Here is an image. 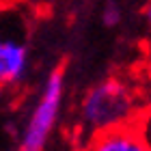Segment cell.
<instances>
[{
  "label": "cell",
  "instance_id": "obj_1",
  "mask_svg": "<svg viewBox=\"0 0 151 151\" xmlns=\"http://www.w3.org/2000/svg\"><path fill=\"white\" fill-rule=\"evenodd\" d=\"M151 91L142 76H108L84 93L80 101V127L86 136L106 129L136 125Z\"/></svg>",
  "mask_w": 151,
  "mask_h": 151
},
{
  "label": "cell",
  "instance_id": "obj_2",
  "mask_svg": "<svg viewBox=\"0 0 151 151\" xmlns=\"http://www.w3.org/2000/svg\"><path fill=\"white\" fill-rule=\"evenodd\" d=\"M63 95H65V71L63 67H56L43 82L39 99L22 132L17 151H43L45 149L54 127H56Z\"/></svg>",
  "mask_w": 151,
  "mask_h": 151
},
{
  "label": "cell",
  "instance_id": "obj_3",
  "mask_svg": "<svg viewBox=\"0 0 151 151\" xmlns=\"http://www.w3.org/2000/svg\"><path fill=\"white\" fill-rule=\"evenodd\" d=\"M28 69V24L13 6L0 4V86L17 84Z\"/></svg>",
  "mask_w": 151,
  "mask_h": 151
},
{
  "label": "cell",
  "instance_id": "obj_4",
  "mask_svg": "<svg viewBox=\"0 0 151 151\" xmlns=\"http://www.w3.org/2000/svg\"><path fill=\"white\" fill-rule=\"evenodd\" d=\"M80 151H151V145L138 125H123L86 136Z\"/></svg>",
  "mask_w": 151,
  "mask_h": 151
},
{
  "label": "cell",
  "instance_id": "obj_5",
  "mask_svg": "<svg viewBox=\"0 0 151 151\" xmlns=\"http://www.w3.org/2000/svg\"><path fill=\"white\" fill-rule=\"evenodd\" d=\"M101 22H104L106 26H116L121 22V9L116 2H106L104 9H101Z\"/></svg>",
  "mask_w": 151,
  "mask_h": 151
},
{
  "label": "cell",
  "instance_id": "obj_6",
  "mask_svg": "<svg viewBox=\"0 0 151 151\" xmlns=\"http://www.w3.org/2000/svg\"><path fill=\"white\" fill-rule=\"evenodd\" d=\"M136 125L140 127L142 136H145L147 142L151 145V97H149V101H147V106H145V110H142V114H140V119H138Z\"/></svg>",
  "mask_w": 151,
  "mask_h": 151
},
{
  "label": "cell",
  "instance_id": "obj_7",
  "mask_svg": "<svg viewBox=\"0 0 151 151\" xmlns=\"http://www.w3.org/2000/svg\"><path fill=\"white\" fill-rule=\"evenodd\" d=\"M140 76L145 80L147 88L151 91V37L145 43V54H142V69H140Z\"/></svg>",
  "mask_w": 151,
  "mask_h": 151
},
{
  "label": "cell",
  "instance_id": "obj_8",
  "mask_svg": "<svg viewBox=\"0 0 151 151\" xmlns=\"http://www.w3.org/2000/svg\"><path fill=\"white\" fill-rule=\"evenodd\" d=\"M145 22H147V28L151 32V0H149V4L145 6Z\"/></svg>",
  "mask_w": 151,
  "mask_h": 151
}]
</instances>
